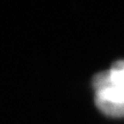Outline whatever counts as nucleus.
I'll return each mask as SVG.
<instances>
[{
  "label": "nucleus",
  "instance_id": "obj_1",
  "mask_svg": "<svg viewBox=\"0 0 124 124\" xmlns=\"http://www.w3.org/2000/svg\"><path fill=\"white\" fill-rule=\"evenodd\" d=\"M93 85L97 91L95 99L124 105V61L116 62L109 71L98 74Z\"/></svg>",
  "mask_w": 124,
  "mask_h": 124
}]
</instances>
